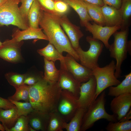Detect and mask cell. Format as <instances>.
<instances>
[{"instance_id":"cell-47","label":"cell","mask_w":131,"mask_h":131,"mask_svg":"<svg viewBox=\"0 0 131 131\" xmlns=\"http://www.w3.org/2000/svg\"><path fill=\"white\" fill-rule=\"evenodd\" d=\"M54 1H56L57 0H53Z\"/></svg>"},{"instance_id":"cell-41","label":"cell","mask_w":131,"mask_h":131,"mask_svg":"<svg viewBox=\"0 0 131 131\" xmlns=\"http://www.w3.org/2000/svg\"><path fill=\"white\" fill-rule=\"evenodd\" d=\"M131 118V109L129 112L122 119L118 121L123 122L130 120Z\"/></svg>"},{"instance_id":"cell-18","label":"cell","mask_w":131,"mask_h":131,"mask_svg":"<svg viewBox=\"0 0 131 131\" xmlns=\"http://www.w3.org/2000/svg\"><path fill=\"white\" fill-rule=\"evenodd\" d=\"M101 8L106 26H113L121 25L122 18L119 9L106 5L101 7Z\"/></svg>"},{"instance_id":"cell-6","label":"cell","mask_w":131,"mask_h":131,"mask_svg":"<svg viewBox=\"0 0 131 131\" xmlns=\"http://www.w3.org/2000/svg\"><path fill=\"white\" fill-rule=\"evenodd\" d=\"M115 62L112 60L104 67L98 66L92 70L96 82V99L106 88L117 85L121 82L115 76Z\"/></svg>"},{"instance_id":"cell-15","label":"cell","mask_w":131,"mask_h":131,"mask_svg":"<svg viewBox=\"0 0 131 131\" xmlns=\"http://www.w3.org/2000/svg\"><path fill=\"white\" fill-rule=\"evenodd\" d=\"M59 23L68 36L73 48L74 50L78 48L80 46L79 40L84 36L80 27L71 23L66 15L60 17Z\"/></svg>"},{"instance_id":"cell-2","label":"cell","mask_w":131,"mask_h":131,"mask_svg":"<svg viewBox=\"0 0 131 131\" xmlns=\"http://www.w3.org/2000/svg\"><path fill=\"white\" fill-rule=\"evenodd\" d=\"M59 15L42 11L39 25L47 36L49 42L52 44L59 52L62 55L66 52L77 61L78 56L73 48L68 38L61 28Z\"/></svg>"},{"instance_id":"cell-13","label":"cell","mask_w":131,"mask_h":131,"mask_svg":"<svg viewBox=\"0 0 131 131\" xmlns=\"http://www.w3.org/2000/svg\"><path fill=\"white\" fill-rule=\"evenodd\" d=\"M23 41L16 42L7 39L2 42L0 47V58L8 62L16 63L21 58V48Z\"/></svg>"},{"instance_id":"cell-39","label":"cell","mask_w":131,"mask_h":131,"mask_svg":"<svg viewBox=\"0 0 131 131\" xmlns=\"http://www.w3.org/2000/svg\"><path fill=\"white\" fill-rule=\"evenodd\" d=\"M122 0H103L104 5L113 7L117 9L120 8Z\"/></svg>"},{"instance_id":"cell-12","label":"cell","mask_w":131,"mask_h":131,"mask_svg":"<svg viewBox=\"0 0 131 131\" xmlns=\"http://www.w3.org/2000/svg\"><path fill=\"white\" fill-rule=\"evenodd\" d=\"M60 62V74L58 81L59 85L62 89L70 92L78 99L81 83L76 80L67 70L63 60Z\"/></svg>"},{"instance_id":"cell-44","label":"cell","mask_w":131,"mask_h":131,"mask_svg":"<svg viewBox=\"0 0 131 131\" xmlns=\"http://www.w3.org/2000/svg\"><path fill=\"white\" fill-rule=\"evenodd\" d=\"M29 131H36L29 125Z\"/></svg>"},{"instance_id":"cell-28","label":"cell","mask_w":131,"mask_h":131,"mask_svg":"<svg viewBox=\"0 0 131 131\" xmlns=\"http://www.w3.org/2000/svg\"><path fill=\"white\" fill-rule=\"evenodd\" d=\"M44 58V73L43 78L51 82H57L60 76L59 70L55 67L54 62Z\"/></svg>"},{"instance_id":"cell-46","label":"cell","mask_w":131,"mask_h":131,"mask_svg":"<svg viewBox=\"0 0 131 131\" xmlns=\"http://www.w3.org/2000/svg\"><path fill=\"white\" fill-rule=\"evenodd\" d=\"M2 42L0 41V47L2 46Z\"/></svg>"},{"instance_id":"cell-5","label":"cell","mask_w":131,"mask_h":131,"mask_svg":"<svg viewBox=\"0 0 131 131\" xmlns=\"http://www.w3.org/2000/svg\"><path fill=\"white\" fill-rule=\"evenodd\" d=\"M129 30L128 28L116 32L113 34L114 37V42L110 45L108 49L110 57L116 61L115 75L117 78L121 77V65L127 57Z\"/></svg>"},{"instance_id":"cell-40","label":"cell","mask_w":131,"mask_h":131,"mask_svg":"<svg viewBox=\"0 0 131 131\" xmlns=\"http://www.w3.org/2000/svg\"><path fill=\"white\" fill-rule=\"evenodd\" d=\"M88 3L102 7L104 5L103 0H82Z\"/></svg>"},{"instance_id":"cell-10","label":"cell","mask_w":131,"mask_h":131,"mask_svg":"<svg viewBox=\"0 0 131 131\" xmlns=\"http://www.w3.org/2000/svg\"><path fill=\"white\" fill-rule=\"evenodd\" d=\"M84 27L86 30L91 33L92 37L101 41L107 49H108L110 44L108 41L111 36L117 30L120 29L121 25L113 26H102L94 22L91 24L89 22L85 24Z\"/></svg>"},{"instance_id":"cell-24","label":"cell","mask_w":131,"mask_h":131,"mask_svg":"<svg viewBox=\"0 0 131 131\" xmlns=\"http://www.w3.org/2000/svg\"><path fill=\"white\" fill-rule=\"evenodd\" d=\"M86 109L79 107L68 123H66L64 129L67 131H80L82 119Z\"/></svg>"},{"instance_id":"cell-32","label":"cell","mask_w":131,"mask_h":131,"mask_svg":"<svg viewBox=\"0 0 131 131\" xmlns=\"http://www.w3.org/2000/svg\"><path fill=\"white\" fill-rule=\"evenodd\" d=\"M9 100L16 106L19 116H27L28 114L34 110L32 104L29 102H21Z\"/></svg>"},{"instance_id":"cell-3","label":"cell","mask_w":131,"mask_h":131,"mask_svg":"<svg viewBox=\"0 0 131 131\" xmlns=\"http://www.w3.org/2000/svg\"><path fill=\"white\" fill-rule=\"evenodd\" d=\"M106 95L105 91H103L87 108L83 117L80 131H85L89 129L100 119H104L114 122L118 121L116 115L109 114L106 111Z\"/></svg>"},{"instance_id":"cell-36","label":"cell","mask_w":131,"mask_h":131,"mask_svg":"<svg viewBox=\"0 0 131 131\" xmlns=\"http://www.w3.org/2000/svg\"><path fill=\"white\" fill-rule=\"evenodd\" d=\"M34 0H21V3L19 9L23 18L28 24L27 16L28 12Z\"/></svg>"},{"instance_id":"cell-37","label":"cell","mask_w":131,"mask_h":131,"mask_svg":"<svg viewBox=\"0 0 131 131\" xmlns=\"http://www.w3.org/2000/svg\"><path fill=\"white\" fill-rule=\"evenodd\" d=\"M43 77V76L42 75L38 76L26 74L24 84L29 86H32L37 83L40 79Z\"/></svg>"},{"instance_id":"cell-31","label":"cell","mask_w":131,"mask_h":131,"mask_svg":"<svg viewBox=\"0 0 131 131\" xmlns=\"http://www.w3.org/2000/svg\"><path fill=\"white\" fill-rule=\"evenodd\" d=\"M105 129L107 131H131V120L115 122H109Z\"/></svg>"},{"instance_id":"cell-43","label":"cell","mask_w":131,"mask_h":131,"mask_svg":"<svg viewBox=\"0 0 131 131\" xmlns=\"http://www.w3.org/2000/svg\"><path fill=\"white\" fill-rule=\"evenodd\" d=\"M0 131H4L5 130L2 124L0 123Z\"/></svg>"},{"instance_id":"cell-17","label":"cell","mask_w":131,"mask_h":131,"mask_svg":"<svg viewBox=\"0 0 131 131\" xmlns=\"http://www.w3.org/2000/svg\"><path fill=\"white\" fill-rule=\"evenodd\" d=\"M27 116L30 126L36 131H47L49 114L34 109Z\"/></svg>"},{"instance_id":"cell-16","label":"cell","mask_w":131,"mask_h":131,"mask_svg":"<svg viewBox=\"0 0 131 131\" xmlns=\"http://www.w3.org/2000/svg\"><path fill=\"white\" fill-rule=\"evenodd\" d=\"M41 28L35 29L29 27L20 30L18 29L14 30L12 35V40L19 42L23 40L36 39L48 41V38Z\"/></svg>"},{"instance_id":"cell-45","label":"cell","mask_w":131,"mask_h":131,"mask_svg":"<svg viewBox=\"0 0 131 131\" xmlns=\"http://www.w3.org/2000/svg\"><path fill=\"white\" fill-rule=\"evenodd\" d=\"M6 0H0V4L4 1Z\"/></svg>"},{"instance_id":"cell-34","label":"cell","mask_w":131,"mask_h":131,"mask_svg":"<svg viewBox=\"0 0 131 131\" xmlns=\"http://www.w3.org/2000/svg\"><path fill=\"white\" fill-rule=\"evenodd\" d=\"M69 6L62 0L54 1V9L56 14L62 16L67 13L69 10Z\"/></svg>"},{"instance_id":"cell-42","label":"cell","mask_w":131,"mask_h":131,"mask_svg":"<svg viewBox=\"0 0 131 131\" xmlns=\"http://www.w3.org/2000/svg\"><path fill=\"white\" fill-rule=\"evenodd\" d=\"M131 41H128V52L130 54H131Z\"/></svg>"},{"instance_id":"cell-30","label":"cell","mask_w":131,"mask_h":131,"mask_svg":"<svg viewBox=\"0 0 131 131\" xmlns=\"http://www.w3.org/2000/svg\"><path fill=\"white\" fill-rule=\"evenodd\" d=\"M26 74L9 72L5 74V77L9 84L16 89L24 84Z\"/></svg>"},{"instance_id":"cell-38","label":"cell","mask_w":131,"mask_h":131,"mask_svg":"<svg viewBox=\"0 0 131 131\" xmlns=\"http://www.w3.org/2000/svg\"><path fill=\"white\" fill-rule=\"evenodd\" d=\"M16 107L8 99L0 97V109L7 110Z\"/></svg>"},{"instance_id":"cell-21","label":"cell","mask_w":131,"mask_h":131,"mask_svg":"<svg viewBox=\"0 0 131 131\" xmlns=\"http://www.w3.org/2000/svg\"><path fill=\"white\" fill-rule=\"evenodd\" d=\"M42 10L36 0H34L28 12L27 20L29 27L38 29L42 15Z\"/></svg>"},{"instance_id":"cell-8","label":"cell","mask_w":131,"mask_h":131,"mask_svg":"<svg viewBox=\"0 0 131 131\" xmlns=\"http://www.w3.org/2000/svg\"><path fill=\"white\" fill-rule=\"evenodd\" d=\"M77 99L71 92L62 90L57 106V111L67 123L79 108Z\"/></svg>"},{"instance_id":"cell-25","label":"cell","mask_w":131,"mask_h":131,"mask_svg":"<svg viewBox=\"0 0 131 131\" xmlns=\"http://www.w3.org/2000/svg\"><path fill=\"white\" fill-rule=\"evenodd\" d=\"M47 131H63L67 123L57 111L50 113Z\"/></svg>"},{"instance_id":"cell-33","label":"cell","mask_w":131,"mask_h":131,"mask_svg":"<svg viewBox=\"0 0 131 131\" xmlns=\"http://www.w3.org/2000/svg\"><path fill=\"white\" fill-rule=\"evenodd\" d=\"M29 121L27 116H19L14 126L9 131H29Z\"/></svg>"},{"instance_id":"cell-23","label":"cell","mask_w":131,"mask_h":131,"mask_svg":"<svg viewBox=\"0 0 131 131\" xmlns=\"http://www.w3.org/2000/svg\"><path fill=\"white\" fill-rule=\"evenodd\" d=\"M37 52L47 60L54 62L57 60L60 61L64 59V56L60 54L54 46L49 42L45 47L38 49Z\"/></svg>"},{"instance_id":"cell-1","label":"cell","mask_w":131,"mask_h":131,"mask_svg":"<svg viewBox=\"0 0 131 131\" xmlns=\"http://www.w3.org/2000/svg\"><path fill=\"white\" fill-rule=\"evenodd\" d=\"M43 77L29 86V102L34 109L49 114L57 111L62 89L58 81L50 82Z\"/></svg>"},{"instance_id":"cell-22","label":"cell","mask_w":131,"mask_h":131,"mask_svg":"<svg viewBox=\"0 0 131 131\" xmlns=\"http://www.w3.org/2000/svg\"><path fill=\"white\" fill-rule=\"evenodd\" d=\"M124 76L125 79L116 86L109 87L108 95L115 97L125 93H131V72Z\"/></svg>"},{"instance_id":"cell-4","label":"cell","mask_w":131,"mask_h":131,"mask_svg":"<svg viewBox=\"0 0 131 131\" xmlns=\"http://www.w3.org/2000/svg\"><path fill=\"white\" fill-rule=\"evenodd\" d=\"M21 0H6L0 4V26L11 25L22 30L28 25L22 16L18 4Z\"/></svg>"},{"instance_id":"cell-48","label":"cell","mask_w":131,"mask_h":131,"mask_svg":"<svg viewBox=\"0 0 131 131\" xmlns=\"http://www.w3.org/2000/svg\"></svg>"},{"instance_id":"cell-19","label":"cell","mask_w":131,"mask_h":131,"mask_svg":"<svg viewBox=\"0 0 131 131\" xmlns=\"http://www.w3.org/2000/svg\"><path fill=\"white\" fill-rule=\"evenodd\" d=\"M72 7L78 15L81 26L92 20L90 16L84 1L82 0H62Z\"/></svg>"},{"instance_id":"cell-27","label":"cell","mask_w":131,"mask_h":131,"mask_svg":"<svg viewBox=\"0 0 131 131\" xmlns=\"http://www.w3.org/2000/svg\"><path fill=\"white\" fill-rule=\"evenodd\" d=\"M84 1L88 13L92 21L98 25L106 26L101 7Z\"/></svg>"},{"instance_id":"cell-29","label":"cell","mask_w":131,"mask_h":131,"mask_svg":"<svg viewBox=\"0 0 131 131\" xmlns=\"http://www.w3.org/2000/svg\"><path fill=\"white\" fill-rule=\"evenodd\" d=\"M29 86L24 84L16 89L15 94L8 99L15 101L23 100L25 102H29Z\"/></svg>"},{"instance_id":"cell-35","label":"cell","mask_w":131,"mask_h":131,"mask_svg":"<svg viewBox=\"0 0 131 131\" xmlns=\"http://www.w3.org/2000/svg\"><path fill=\"white\" fill-rule=\"evenodd\" d=\"M36 0L42 10L48 13L56 14L54 11V1L53 0Z\"/></svg>"},{"instance_id":"cell-7","label":"cell","mask_w":131,"mask_h":131,"mask_svg":"<svg viewBox=\"0 0 131 131\" xmlns=\"http://www.w3.org/2000/svg\"><path fill=\"white\" fill-rule=\"evenodd\" d=\"M86 39L90 44V47L87 51L83 50L80 46L75 50L78 56L81 64L92 70L99 66L98 60L102 51L104 44L100 41L91 36H87Z\"/></svg>"},{"instance_id":"cell-14","label":"cell","mask_w":131,"mask_h":131,"mask_svg":"<svg viewBox=\"0 0 131 131\" xmlns=\"http://www.w3.org/2000/svg\"><path fill=\"white\" fill-rule=\"evenodd\" d=\"M131 106V93H126L119 95L111 101V110L117 116L119 121L130 110Z\"/></svg>"},{"instance_id":"cell-26","label":"cell","mask_w":131,"mask_h":131,"mask_svg":"<svg viewBox=\"0 0 131 131\" xmlns=\"http://www.w3.org/2000/svg\"><path fill=\"white\" fill-rule=\"evenodd\" d=\"M122 18L121 30L129 28L131 24V0H122L119 9Z\"/></svg>"},{"instance_id":"cell-20","label":"cell","mask_w":131,"mask_h":131,"mask_svg":"<svg viewBox=\"0 0 131 131\" xmlns=\"http://www.w3.org/2000/svg\"><path fill=\"white\" fill-rule=\"evenodd\" d=\"M19 115L16 108L0 109V121L5 131H9L15 125Z\"/></svg>"},{"instance_id":"cell-9","label":"cell","mask_w":131,"mask_h":131,"mask_svg":"<svg viewBox=\"0 0 131 131\" xmlns=\"http://www.w3.org/2000/svg\"><path fill=\"white\" fill-rule=\"evenodd\" d=\"M63 61L67 70L81 83L87 81L93 75L92 70L78 63L68 53L64 56Z\"/></svg>"},{"instance_id":"cell-11","label":"cell","mask_w":131,"mask_h":131,"mask_svg":"<svg viewBox=\"0 0 131 131\" xmlns=\"http://www.w3.org/2000/svg\"><path fill=\"white\" fill-rule=\"evenodd\" d=\"M96 82L92 75L87 81L81 83L77 102L79 107L86 109L96 99Z\"/></svg>"}]
</instances>
